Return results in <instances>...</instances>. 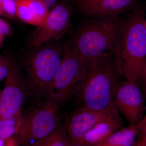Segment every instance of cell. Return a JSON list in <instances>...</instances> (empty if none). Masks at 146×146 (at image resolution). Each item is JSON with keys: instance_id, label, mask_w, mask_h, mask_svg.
<instances>
[{"instance_id": "6da1fadb", "label": "cell", "mask_w": 146, "mask_h": 146, "mask_svg": "<svg viewBox=\"0 0 146 146\" xmlns=\"http://www.w3.org/2000/svg\"><path fill=\"white\" fill-rule=\"evenodd\" d=\"M114 54H105L88 62L86 78L75 88L73 96L80 107L96 109L114 108L113 101L121 81Z\"/></svg>"}, {"instance_id": "7a4b0ae2", "label": "cell", "mask_w": 146, "mask_h": 146, "mask_svg": "<svg viewBox=\"0 0 146 146\" xmlns=\"http://www.w3.org/2000/svg\"><path fill=\"white\" fill-rule=\"evenodd\" d=\"M114 56L121 75L138 85L146 59V20L143 9H134L124 21Z\"/></svg>"}, {"instance_id": "3957f363", "label": "cell", "mask_w": 146, "mask_h": 146, "mask_svg": "<svg viewBox=\"0 0 146 146\" xmlns=\"http://www.w3.org/2000/svg\"><path fill=\"white\" fill-rule=\"evenodd\" d=\"M58 42L31 49L20 61L30 95L41 103L46 99L63 58L64 45Z\"/></svg>"}, {"instance_id": "277c9868", "label": "cell", "mask_w": 146, "mask_h": 146, "mask_svg": "<svg viewBox=\"0 0 146 146\" xmlns=\"http://www.w3.org/2000/svg\"><path fill=\"white\" fill-rule=\"evenodd\" d=\"M124 19L117 17L96 18L79 29L69 42L87 62L117 49Z\"/></svg>"}, {"instance_id": "5b68a950", "label": "cell", "mask_w": 146, "mask_h": 146, "mask_svg": "<svg viewBox=\"0 0 146 146\" xmlns=\"http://www.w3.org/2000/svg\"><path fill=\"white\" fill-rule=\"evenodd\" d=\"M88 62L69 42L64 45L62 62L47 97L60 106L70 99L74 90L86 78Z\"/></svg>"}, {"instance_id": "8992f818", "label": "cell", "mask_w": 146, "mask_h": 146, "mask_svg": "<svg viewBox=\"0 0 146 146\" xmlns=\"http://www.w3.org/2000/svg\"><path fill=\"white\" fill-rule=\"evenodd\" d=\"M38 105L22 116L18 132L22 146H33L59 126V106L49 100Z\"/></svg>"}, {"instance_id": "52a82bcc", "label": "cell", "mask_w": 146, "mask_h": 146, "mask_svg": "<svg viewBox=\"0 0 146 146\" xmlns=\"http://www.w3.org/2000/svg\"><path fill=\"white\" fill-rule=\"evenodd\" d=\"M9 68L0 99V118L8 117L23 110L29 96L27 84L20 61L9 56Z\"/></svg>"}, {"instance_id": "ba28073f", "label": "cell", "mask_w": 146, "mask_h": 146, "mask_svg": "<svg viewBox=\"0 0 146 146\" xmlns=\"http://www.w3.org/2000/svg\"><path fill=\"white\" fill-rule=\"evenodd\" d=\"M72 25V12L65 4L55 6L35 32L29 48L58 42L69 31Z\"/></svg>"}, {"instance_id": "9c48e42d", "label": "cell", "mask_w": 146, "mask_h": 146, "mask_svg": "<svg viewBox=\"0 0 146 146\" xmlns=\"http://www.w3.org/2000/svg\"><path fill=\"white\" fill-rule=\"evenodd\" d=\"M120 117L115 108L96 109L80 107L66 117L63 127L70 142L78 143L87 132L99 123Z\"/></svg>"}, {"instance_id": "30bf717a", "label": "cell", "mask_w": 146, "mask_h": 146, "mask_svg": "<svg viewBox=\"0 0 146 146\" xmlns=\"http://www.w3.org/2000/svg\"><path fill=\"white\" fill-rule=\"evenodd\" d=\"M144 97L138 84L126 80L118 86L113 101L114 108L124 117L128 125H136L146 112Z\"/></svg>"}, {"instance_id": "8fae6325", "label": "cell", "mask_w": 146, "mask_h": 146, "mask_svg": "<svg viewBox=\"0 0 146 146\" xmlns=\"http://www.w3.org/2000/svg\"><path fill=\"white\" fill-rule=\"evenodd\" d=\"M134 0H74L73 4L84 16L90 18L117 17L130 8Z\"/></svg>"}, {"instance_id": "7c38bea8", "label": "cell", "mask_w": 146, "mask_h": 146, "mask_svg": "<svg viewBox=\"0 0 146 146\" xmlns=\"http://www.w3.org/2000/svg\"><path fill=\"white\" fill-rule=\"evenodd\" d=\"M122 127L121 117L105 120L91 129L78 143L87 146H98Z\"/></svg>"}, {"instance_id": "4fadbf2b", "label": "cell", "mask_w": 146, "mask_h": 146, "mask_svg": "<svg viewBox=\"0 0 146 146\" xmlns=\"http://www.w3.org/2000/svg\"><path fill=\"white\" fill-rule=\"evenodd\" d=\"M137 125L121 127L98 146H132L138 139Z\"/></svg>"}, {"instance_id": "5bb4252c", "label": "cell", "mask_w": 146, "mask_h": 146, "mask_svg": "<svg viewBox=\"0 0 146 146\" xmlns=\"http://www.w3.org/2000/svg\"><path fill=\"white\" fill-rule=\"evenodd\" d=\"M22 116L21 110L11 117L0 118V140H7L19 132Z\"/></svg>"}, {"instance_id": "9a60e30c", "label": "cell", "mask_w": 146, "mask_h": 146, "mask_svg": "<svg viewBox=\"0 0 146 146\" xmlns=\"http://www.w3.org/2000/svg\"><path fill=\"white\" fill-rule=\"evenodd\" d=\"M69 142L64 127L59 125L53 132L36 141L33 146H68Z\"/></svg>"}, {"instance_id": "2e32d148", "label": "cell", "mask_w": 146, "mask_h": 146, "mask_svg": "<svg viewBox=\"0 0 146 146\" xmlns=\"http://www.w3.org/2000/svg\"><path fill=\"white\" fill-rule=\"evenodd\" d=\"M26 1L39 26L46 17L49 13L48 9L46 7L43 0H26Z\"/></svg>"}, {"instance_id": "e0dca14e", "label": "cell", "mask_w": 146, "mask_h": 146, "mask_svg": "<svg viewBox=\"0 0 146 146\" xmlns=\"http://www.w3.org/2000/svg\"><path fill=\"white\" fill-rule=\"evenodd\" d=\"M15 1L16 3V17L24 23L38 26L36 20L29 8L26 0Z\"/></svg>"}, {"instance_id": "ac0fdd59", "label": "cell", "mask_w": 146, "mask_h": 146, "mask_svg": "<svg viewBox=\"0 0 146 146\" xmlns=\"http://www.w3.org/2000/svg\"><path fill=\"white\" fill-rule=\"evenodd\" d=\"M0 8L5 17L14 18L16 16V3L15 0H0Z\"/></svg>"}, {"instance_id": "d6986e66", "label": "cell", "mask_w": 146, "mask_h": 146, "mask_svg": "<svg viewBox=\"0 0 146 146\" xmlns=\"http://www.w3.org/2000/svg\"><path fill=\"white\" fill-rule=\"evenodd\" d=\"M9 56L0 55V81L6 78L9 68Z\"/></svg>"}, {"instance_id": "ffe728a7", "label": "cell", "mask_w": 146, "mask_h": 146, "mask_svg": "<svg viewBox=\"0 0 146 146\" xmlns=\"http://www.w3.org/2000/svg\"><path fill=\"white\" fill-rule=\"evenodd\" d=\"M13 28L7 22L0 18V34L9 36L13 33Z\"/></svg>"}, {"instance_id": "44dd1931", "label": "cell", "mask_w": 146, "mask_h": 146, "mask_svg": "<svg viewBox=\"0 0 146 146\" xmlns=\"http://www.w3.org/2000/svg\"><path fill=\"white\" fill-rule=\"evenodd\" d=\"M138 85L142 91L144 98L146 100V59L141 73Z\"/></svg>"}, {"instance_id": "7402d4cb", "label": "cell", "mask_w": 146, "mask_h": 146, "mask_svg": "<svg viewBox=\"0 0 146 146\" xmlns=\"http://www.w3.org/2000/svg\"><path fill=\"white\" fill-rule=\"evenodd\" d=\"M137 126L139 131L138 138L146 136V110L143 118Z\"/></svg>"}, {"instance_id": "603a6c76", "label": "cell", "mask_w": 146, "mask_h": 146, "mask_svg": "<svg viewBox=\"0 0 146 146\" xmlns=\"http://www.w3.org/2000/svg\"><path fill=\"white\" fill-rule=\"evenodd\" d=\"M4 146H18V141L15 137H11L7 139Z\"/></svg>"}, {"instance_id": "cb8c5ba5", "label": "cell", "mask_w": 146, "mask_h": 146, "mask_svg": "<svg viewBox=\"0 0 146 146\" xmlns=\"http://www.w3.org/2000/svg\"><path fill=\"white\" fill-rule=\"evenodd\" d=\"M46 7L48 9L51 8L55 4L58 0H43Z\"/></svg>"}, {"instance_id": "d4e9b609", "label": "cell", "mask_w": 146, "mask_h": 146, "mask_svg": "<svg viewBox=\"0 0 146 146\" xmlns=\"http://www.w3.org/2000/svg\"><path fill=\"white\" fill-rule=\"evenodd\" d=\"M132 146H146V142L141 138H138L135 143Z\"/></svg>"}, {"instance_id": "484cf974", "label": "cell", "mask_w": 146, "mask_h": 146, "mask_svg": "<svg viewBox=\"0 0 146 146\" xmlns=\"http://www.w3.org/2000/svg\"><path fill=\"white\" fill-rule=\"evenodd\" d=\"M68 146H87L82 145V144L78 143H72V142H69Z\"/></svg>"}, {"instance_id": "4316f807", "label": "cell", "mask_w": 146, "mask_h": 146, "mask_svg": "<svg viewBox=\"0 0 146 146\" xmlns=\"http://www.w3.org/2000/svg\"><path fill=\"white\" fill-rule=\"evenodd\" d=\"M5 36L3 35L0 34V46L2 45L3 42L4 41Z\"/></svg>"}, {"instance_id": "83f0119b", "label": "cell", "mask_w": 146, "mask_h": 146, "mask_svg": "<svg viewBox=\"0 0 146 146\" xmlns=\"http://www.w3.org/2000/svg\"><path fill=\"white\" fill-rule=\"evenodd\" d=\"M6 140H0V146H4Z\"/></svg>"}, {"instance_id": "f1b7e54d", "label": "cell", "mask_w": 146, "mask_h": 146, "mask_svg": "<svg viewBox=\"0 0 146 146\" xmlns=\"http://www.w3.org/2000/svg\"><path fill=\"white\" fill-rule=\"evenodd\" d=\"M0 16H5L4 14V13H3V11H2L1 8H0Z\"/></svg>"}, {"instance_id": "f546056e", "label": "cell", "mask_w": 146, "mask_h": 146, "mask_svg": "<svg viewBox=\"0 0 146 146\" xmlns=\"http://www.w3.org/2000/svg\"><path fill=\"white\" fill-rule=\"evenodd\" d=\"M1 91H0V99H1Z\"/></svg>"}]
</instances>
